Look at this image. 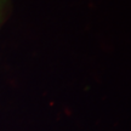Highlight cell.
I'll use <instances>...</instances> for the list:
<instances>
[{"instance_id":"obj_1","label":"cell","mask_w":131,"mask_h":131,"mask_svg":"<svg viewBox=\"0 0 131 131\" xmlns=\"http://www.w3.org/2000/svg\"><path fill=\"white\" fill-rule=\"evenodd\" d=\"M10 0H0V28L10 14Z\"/></svg>"}]
</instances>
